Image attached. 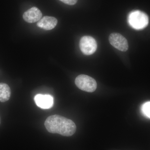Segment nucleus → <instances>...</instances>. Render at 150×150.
I'll use <instances>...</instances> for the list:
<instances>
[{
  "label": "nucleus",
  "mask_w": 150,
  "mask_h": 150,
  "mask_svg": "<svg viewBox=\"0 0 150 150\" xmlns=\"http://www.w3.org/2000/svg\"><path fill=\"white\" fill-rule=\"evenodd\" d=\"M47 131L52 134H58L70 137L76 130V124L72 120L58 115L49 116L44 123Z\"/></svg>",
  "instance_id": "obj_1"
},
{
  "label": "nucleus",
  "mask_w": 150,
  "mask_h": 150,
  "mask_svg": "<svg viewBox=\"0 0 150 150\" xmlns=\"http://www.w3.org/2000/svg\"><path fill=\"white\" fill-rule=\"evenodd\" d=\"M129 24L136 30L144 29L149 24V17L146 14L142 11H133L129 13L128 18Z\"/></svg>",
  "instance_id": "obj_2"
},
{
  "label": "nucleus",
  "mask_w": 150,
  "mask_h": 150,
  "mask_svg": "<svg viewBox=\"0 0 150 150\" xmlns=\"http://www.w3.org/2000/svg\"><path fill=\"white\" fill-rule=\"evenodd\" d=\"M75 83L78 88L89 93L95 91L97 86L95 80L86 75L78 76L75 79Z\"/></svg>",
  "instance_id": "obj_3"
},
{
  "label": "nucleus",
  "mask_w": 150,
  "mask_h": 150,
  "mask_svg": "<svg viewBox=\"0 0 150 150\" xmlns=\"http://www.w3.org/2000/svg\"><path fill=\"white\" fill-rule=\"evenodd\" d=\"M79 47L83 54L91 55L96 51L97 44L93 38L90 36H84L80 40Z\"/></svg>",
  "instance_id": "obj_4"
},
{
  "label": "nucleus",
  "mask_w": 150,
  "mask_h": 150,
  "mask_svg": "<svg viewBox=\"0 0 150 150\" xmlns=\"http://www.w3.org/2000/svg\"><path fill=\"white\" fill-rule=\"evenodd\" d=\"M109 41L112 46L119 51L125 52L129 48L127 39L120 33H114L110 34Z\"/></svg>",
  "instance_id": "obj_5"
},
{
  "label": "nucleus",
  "mask_w": 150,
  "mask_h": 150,
  "mask_svg": "<svg viewBox=\"0 0 150 150\" xmlns=\"http://www.w3.org/2000/svg\"><path fill=\"white\" fill-rule=\"evenodd\" d=\"M35 104L43 109H49L54 105V98L50 95L38 94L34 97Z\"/></svg>",
  "instance_id": "obj_6"
},
{
  "label": "nucleus",
  "mask_w": 150,
  "mask_h": 150,
  "mask_svg": "<svg viewBox=\"0 0 150 150\" xmlns=\"http://www.w3.org/2000/svg\"><path fill=\"white\" fill-rule=\"evenodd\" d=\"M42 16L41 11L36 7H33L23 13V18L28 23H33L39 21Z\"/></svg>",
  "instance_id": "obj_7"
},
{
  "label": "nucleus",
  "mask_w": 150,
  "mask_h": 150,
  "mask_svg": "<svg viewBox=\"0 0 150 150\" xmlns=\"http://www.w3.org/2000/svg\"><path fill=\"white\" fill-rule=\"evenodd\" d=\"M58 21L54 17L46 16L40 19L37 23V26L46 30H51L56 27Z\"/></svg>",
  "instance_id": "obj_8"
},
{
  "label": "nucleus",
  "mask_w": 150,
  "mask_h": 150,
  "mask_svg": "<svg viewBox=\"0 0 150 150\" xmlns=\"http://www.w3.org/2000/svg\"><path fill=\"white\" fill-rule=\"evenodd\" d=\"M11 90L10 88L7 84L0 83V101L5 102L10 98Z\"/></svg>",
  "instance_id": "obj_9"
},
{
  "label": "nucleus",
  "mask_w": 150,
  "mask_h": 150,
  "mask_svg": "<svg viewBox=\"0 0 150 150\" xmlns=\"http://www.w3.org/2000/svg\"><path fill=\"white\" fill-rule=\"evenodd\" d=\"M141 110L144 116L150 118V101L145 103L142 105Z\"/></svg>",
  "instance_id": "obj_10"
},
{
  "label": "nucleus",
  "mask_w": 150,
  "mask_h": 150,
  "mask_svg": "<svg viewBox=\"0 0 150 150\" xmlns=\"http://www.w3.org/2000/svg\"><path fill=\"white\" fill-rule=\"evenodd\" d=\"M59 1L69 5H74L77 3L78 0H59Z\"/></svg>",
  "instance_id": "obj_11"
},
{
  "label": "nucleus",
  "mask_w": 150,
  "mask_h": 150,
  "mask_svg": "<svg viewBox=\"0 0 150 150\" xmlns=\"http://www.w3.org/2000/svg\"><path fill=\"white\" fill-rule=\"evenodd\" d=\"M0 123H1V119H0Z\"/></svg>",
  "instance_id": "obj_12"
}]
</instances>
